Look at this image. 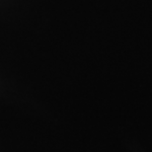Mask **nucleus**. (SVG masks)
Wrapping results in <instances>:
<instances>
[]
</instances>
